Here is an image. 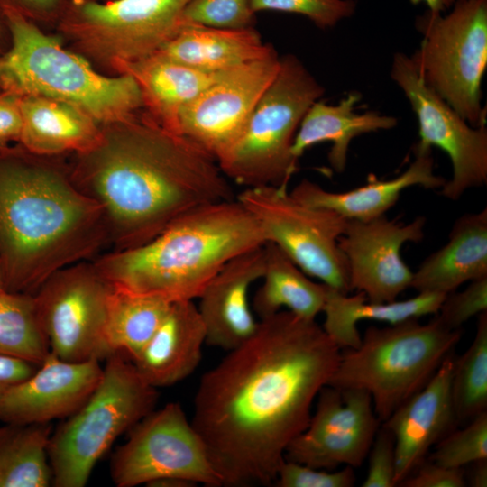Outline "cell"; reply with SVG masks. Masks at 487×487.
I'll return each instance as SVG.
<instances>
[{
  "instance_id": "obj_1",
  "label": "cell",
  "mask_w": 487,
  "mask_h": 487,
  "mask_svg": "<svg viewBox=\"0 0 487 487\" xmlns=\"http://www.w3.org/2000/svg\"><path fill=\"white\" fill-rule=\"evenodd\" d=\"M340 355L316 319L280 310L203 374L191 423L222 486L274 485Z\"/></svg>"
},
{
  "instance_id": "obj_2",
  "label": "cell",
  "mask_w": 487,
  "mask_h": 487,
  "mask_svg": "<svg viewBox=\"0 0 487 487\" xmlns=\"http://www.w3.org/2000/svg\"><path fill=\"white\" fill-rule=\"evenodd\" d=\"M69 168L100 206L111 250L142 245L188 211L236 198L212 155L146 113L102 126L97 144Z\"/></svg>"
},
{
  "instance_id": "obj_3",
  "label": "cell",
  "mask_w": 487,
  "mask_h": 487,
  "mask_svg": "<svg viewBox=\"0 0 487 487\" xmlns=\"http://www.w3.org/2000/svg\"><path fill=\"white\" fill-rule=\"evenodd\" d=\"M56 156L0 148V262L5 289L33 295L54 272L110 245L100 206Z\"/></svg>"
},
{
  "instance_id": "obj_4",
  "label": "cell",
  "mask_w": 487,
  "mask_h": 487,
  "mask_svg": "<svg viewBox=\"0 0 487 487\" xmlns=\"http://www.w3.org/2000/svg\"><path fill=\"white\" fill-rule=\"evenodd\" d=\"M266 243L258 222L235 198L197 207L149 242L92 261L114 287L170 302L194 300L227 262Z\"/></svg>"
},
{
  "instance_id": "obj_5",
  "label": "cell",
  "mask_w": 487,
  "mask_h": 487,
  "mask_svg": "<svg viewBox=\"0 0 487 487\" xmlns=\"http://www.w3.org/2000/svg\"><path fill=\"white\" fill-rule=\"evenodd\" d=\"M8 48L0 54V91L69 104L99 125L124 121L143 109L141 90L128 74L106 76L84 56L65 49L59 37L7 3Z\"/></svg>"
},
{
  "instance_id": "obj_6",
  "label": "cell",
  "mask_w": 487,
  "mask_h": 487,
  "mask_svg": "<svg viewBox=\"0 0 487 487\" xmlns=\"http://www.w3.org/2000/svg\"><path fill=\"white\" fill-rule=\"evenodd\" d=\"M461 339L436 317L368 327L355 348L341 352L327 385L370 394L381 423L420 391Z\"/></svg>"
},
{
  "instance_id": "obj_7",
  "label": "cell",
  "mask_w": 487,
  "mask_h": 487,
  "mask_svg": "<svg viewBox=\"0 0 487 487\" xmlns=\"http://www.w3.org/2000/svg\"><path fill=\"white\" fill-rule=\"evenodd\" d=\"M324 87L294 55L280 57L277 74L253 107L243 131L216 161L224 175L246 188H288L299 167L291 152L308 108Z\"/></svg>"
},
{
  "instance_id": "obj_8",
  "label": "cell",
  "mask_w": 487,
  "mask_h": 487,
  "mask_svg": "<svg viewBox=\"0 0 487 487\" xmlns=\"http://www.w3.org/2000/svg\"><path fill=\"white\" fill-rule=\"evenodd\" d=\"M88 400L51 433L47 448L55 487H84L97 461L155 408L158 392L133 362L115 353Z\"/></svg>"
},
{
  "instance_id": "obj_9",
  "label": "cell",
  "mask_w": 487,
  "mask_h": 487,
  "mask_svg": "<svg viewBox=\"0 0 487 487\" xmlns=\"http://www.w3.org/2000/svg\"><path fill=\"white\" fill-rule=\"evenodd\" d=\"M447 14L417 18L412 57L424 81L473 126L486 124L481 84L487 66V0H458Z\"/></svg>"
},
{
  "instance_id": "obj_10",
  "label": "cell",
  "mask_w": 487,
  "mask_h": 487,
  "mask_svg": "<svg viewBox=\"0 0 487 487\" xmlns=\"http://www.w3.org/2000/svg\"><path fill=\"white\" fill-rule=\"evenodd\" d=\"M188 0H67L58 28L87 59L114 71L155 54L181 27Z\"/></svg>"
},
{
  "instance_id": "obj_11",
  "label": "cell",
  "mask_w": 487,
  "mask_h": 487,
  "mask_svg": "<svg viewBox=\"0 0 487 487\" xmlns=\"http://www.w3.org/2000/svg\"><path fill=\"white\" fill-rule=\"evenodd\" d=\"M236 199L258 222L267 243L280 248L307 275L337 291H352L347 261L338 246L347 219L299 201L283 187L246 188Z\"/></svg>"
},
{
  "instance_id": "obj_12",
  "label": "cell",
  "mask_w": 487,
  "mask_h": 487,
  "mask_svg": "<svg viewBox=\"0 0 487 487\" xmlns=\"http://www.w3.org/2000/svg\"><path fill=\"white\" fill-rule=\"evenodd\" d=\"M117 487L148 486L165 478L221 487L207 447L178 402L152 410L129 430L110 460Z\"/></svg>"
},
{
  "instance_id": "obj_13",
  "label": "cell",
  "mask_w": 487,
  "mask_h": 487,
  "mask_svg": "<svg viewBox=\"0 0 487 487\" xmlns=\"http://www.w3.org/2000/svg\"><path fill=\"white\" fill-rule=\"evenodd\" d=\"M112 289L90 260L54 272L40 286L33 297L51 353L69 362L113 354L105 339Z\"/></svg>"
},
{
  "instance_id": "obj_14",
  "label": "cell",
  "mask_w": 487,
  "mask_h": 487,
  "mask_svg": "<svg viewBox=\"0 0 487 487\" xmlns=\"http://www.w3.org/2000/svg\"><path fill=\"white\" fill-rule=\"evenodd\" d=\"M391 76L406 95L418 119L419 140L413 149L437 147L450 158L453 174L441 188V195L455 201L467 189L485 186L486 124L469 125L424 81L412 57L396 53Z\"/></svg>"
},
{
  "instance_id": "obj_15",
  "label": "cell",
  "mask_w": 487,
  "mask_h": 487,
  "mask_svg": "<svg viewBox=\"0 0 487 487\" xmlns=\"http://www.w3.org/2000/svg\"><path fill=\"white\" fill-rule=\"evenodd\" d=\"M381 424L369 393L326 385L308 427L289 443L284 459L325 470L359 467Z\"/></svg>"
},
{
  "instance_id": "obj_16",
  "label": "cell",
  "mask_w": 487,
  "mask_h": 487,
  "mask_svg": "<svg viewBox=\"0 0 487 487\" xmlns=\"http://www.w3.org/2000/svg\"><path fill=\"white\" fill-rule=\"evenodd\" d=\"M280 64L275 52L225 71L181 110L179 133L217 161L240 135Z\"/></svg>"
},
{
  "instance_id": "obj_17",
  "label": "cell",
  "mask_w": 487,
  "mask_h": 487,
  "mask_svg": "<svg viewBox=\"0 0 487 487\" xmlns=\"http://www.w3.org/2000/svg\"><path fill=\"white\" fill-rule=\"evenodd\" d=\"M426 218L417 216L408 224L385 215L369 221L347 220L338 246L346 258L352 290L368 300L389 302L410 288L413 272L400 255L407 242L424 238Z\"/></svg>"
},
{
  "instance_id": "obj_18",
  "label": "cell",
  "mask_w": 487,
  "mask_h": 487,
  "mask_svg": "<svg viewBox=\"0 0 487 487\" xmlns=\"http://www.w3.org/2000/svg\"><path fill=\"white\" fill-rule=\"evenodd\" d=\"M103 375L100 361L69 362L52 353L28 378L0 400V421L46 424L74 414L92 395Z\"/></svg>"
},
{
  "instance_id": "obj_19",
  "label": "cell",
  "mask_w": 487,
  "mask_h": 487,
  "mask_svg": "<svg viewBox=\"0 0 487 487\" xmlns=\"http://www.w3.org/2000/svg\"><path fill=\"white\" fill-rule=\"evenodd\" d=\"M454 361L451 354L427 383L381 424L395 440L396 486L426 460L431 446L457 425L451 400Z\"/></svg>"
},
{
  "instance_id": "obj_20",
  "label": "cell",
  "mask_w": 487,
  "mask_h": 487,
  "mask_svg": "<svg viewBox=\"0 0 487 487\" xmlns=\"http://www.w3.org/2000/svg\"><path fill=\"white\" fill-rule=\"evenodd\" d=\"M264 245L242 253L215 275L199 296L198 307L206 329V345L230 351L256 332L249 289L264 271Z\"/></svg>"
},
{
  "instance_id": "obj_21",
  "label": "cell",
  "mask_w": 487,
  "mask_h": 487,
  "mask_svg": "<svg viewBox=\"0 0 487 487\" xmlns=\"http://www.w3.org/2000/svg\"><path fill=\"white\" fill-rule=\"evenodd\" d=\"M413 152L414 161L391 179L370 176L363 186L333 192L304 179L289 192L306 205L332 210L347 220L369 221L384 216L397 203L401 192L409 187L436 189L445 185L446 180L434 172L432 150L413 149Z\"/></svg>"
},
{
  "instance_id": "obj_22",
  "label": "cell",
  "mask_w": 487,
  "mask_h": 487,
  "mask_svg": "<svg viewBox=\"0 0 487 487\" xmlns=\"http://www.w3.org/2000/svg\"><path fill=\"white\" fill-rule=\"evenodd\" d=\"M206 329L193 300L172 302L138 356V373L152 387L171 386L195 372L202 359Z\"/></svg>"
},
{
  "instance_id": "obj_23",
  "label": "cell",
  "mask_w": 487,
  "mask_h": 487,
  "mask_svg": "<svg viewBox=\"0 0 487 487\" xmlns=\"http://www.w3.org/2000/svg\"><path fill=\"white\" fill-rule=\"evenodd\" d=\"M115 71L133 77L141 90L145 113L164 129L179 134L181 110L226 70L205 71L155 53L134 62L120 64Z\"/></svg>"
},
{
  "instance_id": "obj_24",
  "label": "cell",
  "mask_w": 487,
  "mask_h": 487,
  "mask_svg": "<svg viewBox=\"0 0 487 487\" xmlns=\"http://www.w3.org/2000/svg\"><path fill=\"white\" fill-rule=\"evenodd\" d=\"M487 276V208L464 214L454 223L448 241L413 272L418 292L448 294L466 281Z\"/></svg>"
},
{
  "instance_id": "obj_25",
  "label": "cell",
  "mask_w": 487,
  "mask_h": 487,
  "mask_svg": "<svg viewBox=\"0 0 487 487\" xmlns=\"http://www.w3.org/2000/svg\"><path fill=\"white\" fill-rule=\"evenodd\" d=\"M21 110L23 128L18 143L37 155L86 152L102 135V126L93 118L64 102L22 96Z\"/></svg>"
},
{
  "instance_id": "obj_26",
  "label": "cell",
  "mask_w": 487,
  "mask_h": 487,
  "mask_svg": "<svg viewBox=\"0 0 487 487\" xmlns=\"http://www.w3.org/2000/svg\"><path fill=\"white\" fill-rule=\"evenodd\" d=\"M275 52L253 27L219 29L183 24L156 54L198 69L220 72Z\"/></svg>"
},
{
  "instance_id": "obj_27",
  "label": "cell",
  "mask_w": 487,
  "mask_h": 487,
  "mask_svg": "<svg viewBox=\"0 0 487 487\" xmlns=\"http://www.w3.org/2000/svg\"><path fill=\"white\" fill-rule=\"evenodd\" d=\"M361 95L348 93L338 104L316 101L302 118L294 137L291 152L296 159L315 144L330 142L327 154L331 168L337 173L345 170L351 141L363 133L389 130L396 126L397 118L374 111L357 114L354 110Z\"/></svg>"
},
{
  "instance_id": "obj_28",
  "label": "cell",
  "mask_w": 487,
  "mask_h": 487,
  "mask_svg": "<svg viewBox=\"0 0 487 487\" xmlns=\"http://www.w3.org/2000/svg\"><path fill=\"white\" fill-rule=\"evenodd\" d=\"M445 296L418 292L408 299L373 302L368 300L363 292L351 296L328 287L322 310L325 314L322 327L339 349L355 348L362 340L357 328L359 321L374 320L397 325L418 320L425 316L436 315Z\"/></svg>"
},
{
  "instance_id": "obj_29",
  "label": "cell",
  "mask_w": 487,
  "mask_h": 487,
  "mask_svg": "<svg viewBox=\"0 0 487 487\" xmlns=\"http://www.w3.org/2000/svg\"><path fill=\"white\" fill-rule=\"evenodd\" d=\"M262 283L253 300L259 319L288 310L306 319L322 312L328 286L317 283L276 244H264Z\"/></svg>"
},
{
  "instance_id": "obj_30",
  "label": "cell",
  "mask_w": 487,
  "mask_h": 487,
  "mask_svg": "<svg viewBox=\"0 0 487 487\" xmlns=\"http://www.w3.org/2000/svg\"><path fill=\"white\" fill-rule=\"evenodd\" d=\"M172 302L114 287L108 296L105 339L113 354L134 360L153 335Z\"/></svg>"
},
{
  "instance_id": "obj_31",
  "label": "cell",
  "mask_w": 487,
  "mask_h": 487,
  "mask_svg": "<svg viewBox=\"0 0 487 487\" xmlns=\"http://www.w3.org/2000/svg\"><path fill=\"white\" fill-rule=\"evenodd\" d=\"M51 435L50 423L0 427V487H47L51 483L47 453Z\"/></svg>"
},
{
  "instance_id": "obj_32",
  "label": "cell",
  "mask_w": 487,
  "mask_h": 487,
  "mask_svg": "<svg viewBox=\"0 0 487 487\" xmlns=\"http://www.w3.org/2000/svg\"><path fill=\"white\" fill-rule=\"evenodd\" d=\"M49 353L33 295L0 292V355L40 364Z\"/></svg>"
},
{
  "instance_id": "obj_33",
  "label": "cell",
  "mask_w": 487,
  "mask_h": 487,
  "mask_svg": "<svg viewBox=\"0 0 487 487\" xmlns=\"http://www.w3.org/2000/svg\"><path fill=\"white\" fill-rule=\"evenodd\" d=\"M451 400L456 424L469 422L487 408V311L478 315L476 333L454 361Z\"/></svg>"
},
{
  "instance_id": "obj_34",
  "label": "cell",
  "mask_w": 487,
  "mask_h": 487,
  "mask_svg": "<svg viewBox=\"0 0 487 487\" xmlns=\"http://www.w3.org/2000/svg\"><path fill=\"white\" fill-rule=\"evenodd\" d=\"M430 460L453 468L487 459V411H484L463 428L453 429L436 444Z\"/></svg>"
},
{
  "instance_id": "obj_35",
  "label": "cell",
  "mask_w": 487,
  "mask_h": 487,
  "mask_svg": "<svg viewBox=\"0 0 487 487\" xmlns=\"http://www.w3.org/2000/svg\"><path fill=\"white\" fill-rule=\"evenodd\" d=\"M255 13L250 0H188L180 22L219 29L253 27Z\"/></svg>"
},
{
  "instance_id": "obj_36",
  "label": "cell",
  "mask_w": 487,
  "mask_h": 487,
  "mask_svg": "<svg viewBox=\"0 0 487 487\" xmlns=\"http://www.w3.org/2000/svg\"><path fill=\"white\" fill-rule=\"evenodd\" d=\"M254 13L273 11L303 15L319 28L336 25L355 11L354 0H250Z\"/></svg>"
},
{
  "instance_id": "obj_37",
  "label": "cell",
  "mask_w": 487,
  "mask_h": 487,
  "mask_svg": "<svg viewBox=\"0 0 487 487\" xmlns=\"http://www.w3.org/2000/svg\"><path fill=\"white\" fill-rule=\"evenodd\" d=\"M487 311V276L473 280L462 291L446 294L435 317L446 328L458 330L470 318Z\"/></svg>"
},
{
  "instance_id": "obj_38",
  "label": "cell",
  "mask_w": 487,
  "mask_h": 487,
  "mask_svg": "<svg viewBox=\"0 0 487 487\" xmlns=\"http://www.w3.org/2000/svg\"><path fill=\"white\" fill-rule=\"evenodd\" d=\"M356 476L354 468L342 470L313 468L284 459L279 468L275 486L278 487H352Z\"/></svg>"
},
{
  "instance_id": "obj_39",
  "label": "cell",
  "mask_w": 487,
  "mask_h": 487,
  "mask_svg": "<svg viewBox=\"0 0 487 487\" xmlns=\"http://www.w3.org/2000/svg\"><path fill=\"white\" fill-rule=\"evenodd\" d=\"M368 470L362 487L396 486L395 440L392 433L381 427L368 453Z\"/></svg>"
},
{
  "instance_id": "obj_40",
  "label": "cell",
  "mask_w": 487,
  "mask_h": 487,
  "mask_svg": "<svg viewBox=\"0 0 487 487\" xmlns=\"http://www.w3.org/2000/svg\"><path fill=\"white\" fill-rule=\"evenodd\" d=\"M466 476L463 468L446 467L426 460L398 486L402 487H464Z\"/></svg>"
},
{
  "instance_id": "obj_41",
  "label": "cell",
  "mask_w": 487,
  "mask_h": 487,
  "mask_svg": "<svg viewBox=\"0 0 487 487\" xmlns=\"http://www.w3.org/2000/svg\"><path fill=\"white\" fill-rule=\"evenodd\" d=\"M21 98L22 96L16 93L0 91V148L20 141L23 128Z\"/></svg>"
},
{
  "instance_id": "obj_42",
  "label": "cell",
  "mask_w": 487,
  "mask_h": 487,
  "mask_svg": "<svg viewBox=\"0 0 487 487\" xmlns=\"http://www.w3.org/2000/svg\"><path fill=\"white\" fill-rule=\"evenodd\" d=\"M38 365L22 359L0 355V400L11 387L32 374Z\"/></svg>"
},
{
  "instance_id": "obj_43",
  "label": "cell",
  "mask_w": 487,
  "mask_h": 487,
  "mask_svg": "<svg viewBox=\"0 0 487 487\" xmlns=\"http://www.w3.org/2000/svg\"><path fill=\"white\" fill-rule=\"evenodd\" d=\"M7 2L35 22L39 19L58 22L67 0H7Z\"/></svg>"
},
{
  "instance_id": "obj_44",
  "label": "cell",
  "mask_w": 487,
  "mask_h": 487,
  "mask_svg": "<svg viewBox=\"0 0 487 487\" xmlns=\"http://www.w3.org/2000/svg\"><path fill=\"white\" fill-rule=\"evenodd\" d=\"M472 464L473 466L469 473V485L473 487H486L487 459L478 460Z\"/></svg>"
},
{
  "instance_id": "obj_45",
  "label": "cell",
  "mask_w": 487,
  "mask_h": 487,
  "mask_svg": "<svg viewBox=\"0 0 487 487\" xmlns=\"http://www.w3.org/2000/svg\"><path fill=\"white\" fill-rule=\"evenodd\" d=\"M7 3V0H0V54L8 48L10 43L9 32L5 15V6Z\"/></svg>"
},
{
  "instance_id": "obj_46",
  "label": "cell",
  "mask_w": 487,
  "mask_h": 487,
  "mask_svg": "<svg viewBox=\"0 0 487 487\" xmlns=\"http://www.w3.org/2000/svg\"><path fill=\"white\" fill-rule=\"evenodd\" d=\"M195 482L179 478H165L151 482L148 486L152 487H193L197 486Z\"/></svg>"
},
{
  "instance_id": "obj_47",
  "label": "cell",
  "mask_w": 487,
  "mask_h": 487,
  "mask_svg": "<svg viewBox=\"0 0 487 487\" xmlns=\"http://www.w3.org/2000/svg\"><path fill=\"white\" fill-rule=\"evenodd\" d=\"M458 0H410L413 5L425 2L428 6V10L436 13H442L450 8Z\"/></svg>"
},
{
  "instance_id": "obj_48",
  "label": "cell",
  "mask_w": 487,
  "mask_h": 487,
  "mask_svg": "<svg viewBox=\"0 0 487 487\" xmlns=\"http://www.w3.org/2000/svg\"><path fill=\"white\" fill-rule=\"evenodd\" d=\"M5 290V284H4L3 271H2L1 262H0V292H3Z\"/></svg>"
},
{
  "instance_id": "obj_49",
  "label": "cell",
  "mask_w": 487,
  "mask_h": 487,
  "mask_svg": "<svg viewBox=\"0 0 487 487\" xmlns=\"http://www.w3.org/2000/svg\"><path fill=\"white\" fill-rule=\"evenodd\" d=\"M97 1H102V0H97Z\"/></svg>"
}]
</instances>
